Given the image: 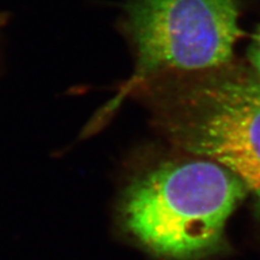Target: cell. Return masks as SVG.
<instances>
[{"instance_id":"obj_3","label":"cell","mask_w":260,"mask_h":260,"mask_svg":"<svg viewBox=\"0 0 260 260\" xmlns=\"http://www.w3.org/2000/svg\"><path fill=\"white\" fill-rule=\"evenodd\" d=\"M240 0H128L121 30L134 67L122 90L155 75L194 73L235 59Z\"/></svg>"},{"instance_id":"obj_4","label":"cell","mask_w":260,"mask_h":260,"mask_svg":"<svg viewBox=\"0 0 260 260\" xmlns=\"http://www.w3.org/2000/svg\"><path fill=\"white\" fill-rule=\"evenodd\" d=\"M247 63L260 76V24L252 35L251 44L247 50Z\"/></svg>"},{"instance_id":"obj_1","label":"cell","mask_w":260,"mask_h":260,"mask_svg":"<svg viewBox=\"0 0 260 260\" xmlns=\"http://www.w3.org/2000/svg\"><path fill=\"white\" fill-rule=\"evenodd\" d=\"M147 107L174 148L212 159L246 184L260 219V76L236 58L194 73L155 75L119 94Z\"/></svg>"},{"instance_id":"obj_2","label":"cell","mask_w":260,"mask_h":260,"mask_svg":"<svg viewBox=\"0 0 260 260\" xmlns=\"http://www.w3.org/2000/svg\"><path fill=\"white\" fill-rule=\"evenodd\" d=\"M248 194L222 164L175 148L133 176L119 217L125 232L159 258L209 260L228 249V220Z\"/></svg>"}]
</instances>
